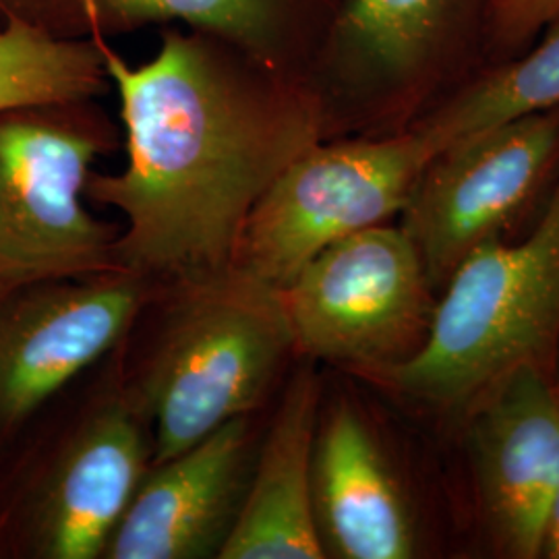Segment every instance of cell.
Returning <instances> with one entry per match:
<instances>
[{
  "label": "cell",
  "instance_id": "1",
  "mask_svg": "<svg viewBox=\"0 0 559 559\" xmlns=\"http://www.w3.org/2000/svg\"><path fill=\"white\" fill-rule=\"evenodd\" d=\"M120 100L127 164L92 173L87 201L124 218L119 270L158 284L226 270L263 193L323 140V102L218 36L168 32L138 67L92 32Z\"/></svg>",
  "mask_w": 559,
  "mask_h": 559
},
{
  "label": "cell",
  "instance_id": "2",
  "mask_svg": "<svg viewBox=\"0 0 559 559\" xmlns=\"http://www.w3.org/2000/svg\"><path fill=\"white\" fill-rule=\"evenodd\" d=\"M140 359L122 378L150 423L154 460L173 459L230 420L260 415L295 355L282 293L237 267L162 284Z\"/></svg>",
  "mask_w": 559,
  "mask_h": 559
},
{
  "label": "cell",
  "instance_id": "3",
  "mask_svg": "<svg viewBox=\"0 0 559 559\" xmlns=\"http://www.w3.org/2000/svg\"><path fill=\"white\" fill-rule=\"evenodd\" d=\"M559 348V180L528 237L485 240L441 288L419 353L369 380L433 408L464 411L506 373L554 369Z\"/></svg>",
  "mask_w": 559,
  "mask_h": 559
},
{
  "label": "cell",
  "instance_id": "4",
  "mask_svg": "<svg viewBox=\"0 0 559 559\" xmlns=\"http://www.w3.org/2000/svg\"><path fill=\"white\" fill-rule=\"evenodd\" d=\"M73 419L46 441L0 501V551L34 559H104L154 460L120 348Z\"/></svg>",
  "mask_w": 559,
  "mask_h": 559
},
{
  "label": "cell",
  "instance_id": "5",
  "mask_svg": "<svg viewBox=\"0 0 559 559\" xmlns=\"http://www.w3.org/2000/svg\"><path fill=\"white\" fill-rule=\"evenodd\" d=\"M78 106L0 115V295L119 270L120 228L96 218L85 198L112 135Z\"/></svg>",
  "mask_w": 559,
  "mask_h": 559
},
{
  "label": "cell",
  "instance_id": "6",
  "mask_svg": "<svg viewBox=\"0 0 559 559\" xmlns=\"http://www.w3.org/2000/svg\"><path fill=\"white\" fill-rule=\"evenodd\" d=\"M440 152L423 122L383 140L318 141L258 201L230 265L284 288L330 245L400 216Z\"/></svg>",
  "mask_w": 559,
  "mask_h": 559
},
{
  "label": "cell",
  "instance_id": "7",
  "mask_svg": "<svg viewBox=\"0 0 559 559\" xmlns=\"http://www.w3.org/2000/svg\"><path fill=\"white\" fill-rule=\"evenodd\" d=\"M280 293L295 353L365 378L413 359L438 305L419 249L390 222L330 245Z\"/></svg>",
  "mask_w": 559,
  "mask_h": 559
},
{
  "label": "cell",
  "instance_id": "8",
  "mask_svg": "<svg viewBox=\"0 0 559 559\" xmlns=\"http://www.w3.org/2000/svg\"><path fill=\"white\" fill-rule=\"evenodd\" d=\"M160 286L112 270L0 295V445L112 357Z\"/></svg>",
  "mask_w": 559,
  "mask_h": 559
},
{
  "label": "cell",
  "instance_id": "9",
  "mask_svg": "<svg viewBox=\"0 0 559 559\" xmlns=\"http://www.w3.org/2000/svg\"><path fill=\"white\" fill-rule=\"evenodd\" d=\"M559 162V108L508 120L443 147L400 218L436 293L485 240L539 195Z\"/></svg>",
  "mask_w": 559,
  "mask_h": 559
},
{
  "label": "cell",
  "instance_id": "10",
  "mask_svg": "<svg viewBox=\"0 0 559 559\" xmlns=\"http://www.w3.org/2000/svg\"><path fill=\"white\" fill-rule=\"evenodd\" d=\"M464 411L480 510L496 549L506 558L539 559L559 485V394L551 371L519 367Z\"/></svg>",
  "mask_w": 559,
  "mask_h": 559
},
{
  "label": "cell",
  "instance_id": "11",
  "mask_svg": "<svg viewBox=\"0 0 559 559\" xmlns=\"http://www.w3.org/2000/svg\"><path fill=\"white\" fill-rule=\"evenodd\" d=\"M260 415L230 420L152 464L104 559L221 558L258 456Z\"/></svg>",
  "mask_w": 559,
  "mask_h": 559
},
{
  "label": "cell",
  "instance_id": "12",
  "mask_svg": "<svg viewBox=\"0 0 559 559\" xmlns=\"http://www.w3.org/2000/svg\"><path fill=\"white\" fill-rule=\"evenodd\" d=\"M321 381L302 365L286 381L218 559H323L313 508V452L320 425Z\"/></svg>",
  "mask_w": 559,
  "mask_h": 559
},
{
  "label": "cell",
  "instance_id": "13",
  "mask_svg": "<svg viewBox=\"0 0 559 559\" xmlns=\"http://www.w3.org/2000/svg\"><path fill=\"white\" fill-rule=\"evenodd\" d=\"M313 508L328 558L408 559L417 531L394 471L357 406L321 408Z\"/></svg>",
  "mask_w": 559,
  "mask_h": 559
},
{
  "label": "cell",
  "instance_id": "14",
  "mask_svg": "<svg viewBox=\"0 0 559 559\" xmlns=\"http://www.w3.org/2000/svg\"><path fill=\"white\" fill-rule=\"evenodd\" d=\"M460 0H346L332 36L342 83L359 94L399 90L436 55Z\"/></svg>",
  "mask_w": 559,
  "mask_h": 559
},
{
  "label": "cell",
  "instance_id": "15",
  "mask_svg": "<svg viewBox=\"0 0 559 559\" xmlns=\"http://www.w3.org/2000/svg\"><path fill=\"white\" fill-rule=\"evenodd\" d=\"M106 80L94 40H59L21 20L0 29V115L83 104Z\"/></svg>",
  "mask_w": 559,
  "mask_h": 559
},
{
  "label": "cell",
  "instance_id": "16",
  "mask_svg": "<svg viewBox=\"0 0 559 559\" xmlns=\"http://www.w3.org/2000/svg\"><path fill=\"white\" fill-rule=\"evenodd\" d=\"M90 32H127L180 21L280 67L288 0H78Z\"/></svg>",
  "mask_w": 559,
  "mask_h": 559
},
{
  "label": "cell",
  "instance_id": "17",
  "mask_svg": "<svg viewBox=\"0 0 559 559\" xmlns=\"http://www.w3.org/2000/svg\"><path fill=\"white\" fill-rule=\"evenodd\" d=\"M559 108V29L519 62L462 92L423 124L441 150L508 120Z\"/></svg>",
  "mask_w": 559,
  "mask_h": 559
},
{
  "label": "cell",
  "instance_id": "18",
  "mask_svg": "<svg viewBox=\"0 0 559 559\" xmlns=\"http://www.w3.org/2000/svg\"><path fill=\"white\" fill-rule=\"evenodd\" d=\"M559 17V0H496L500 34L520 40Z\"/></svg>",
  "mask_w": 559,
  "mask_h": 559
},
{
  "label": "cell",
  "instance_id": "19",
  "mask_svg": "<svg viewBox=\"0 0 559 559\" xmlns=\"http://www.w3.org/2000/svg\"><path fill=\"white\" fill-rule=\"evenodd\" d=\"M540 558L559 559V485L554 493V500L545 520L543 543H540Z\"/></svg>",
  "mask_w": 559,
  "mask_h": 559
},
{
  "label": "cell",
  "instance_id": "20",
  "mask_svg": "<svg viewBox=\"0 0 559 559\" xmlns=\"http://www.w3.org/2000/svg\"><path fill=\"white\" fill-rule=\"evenodd\" d=\"M551 376H554V383H556V388H558L559 394V348L558 355H556V360H554V369H551Z\"/></svg>",
  "mask_w": 559,
  "mask_h": 559
},
{
  "label": "cell",
  "instance_id": "21",
  "mask_svg": "<svg viewBox=\"0 0 559 559\" xmlns=\"http://www.w3.org/2000/svg\"><path fill=\"white\" fill-rule=\"evenodd\" d=\"M4 2H7V0H4Z\"/></svg>",
  "mask_w": 559,
  "mask_h": 559
}]
</instances>
